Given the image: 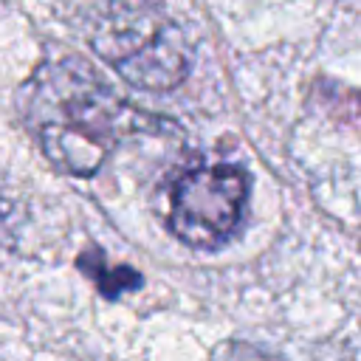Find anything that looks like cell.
I'll return each mask as SVG.
<instances>
[{"mask_svg":"<svg viewBox=\"0 0 361 361\" xmlns=\"http://www.w3.org/2000/svg\"><path fill=\"white\" fill-rule=\"evenodd\" d=\"M90 45L121 79L141 90H172L192 68L186 34L172 20L147 11L144 3L116 6L93 28Z\"/></svg>","mask_w":361,"mask_h":361,"instance_id":"cell-2","label":"cell"},{"mask_svg":"<svg viewBox=\"0 0 361 361\" xmlns=\"http://www.w3.org/2000/svg\"><path fill=\"white\" fill-rule=\"evenodd\" d=\"M20 107L42 155L79 178L96 175L124 135L158 124L144 110L130 107L79 56L42 62L25 82Z\"/></svg>","mask_w":361,"mask_h":361,"instance_id":"cell-1","label":"cell"},{"mask_svg":"<svg viewBox=\"0 0 361 361\" xmlns=\"http://www.w3.org/2000/svg\"><path fill=\"white\" fill-rule=\"evenodd\" d=\"M8 234V220H6V209H3V200H0V243L6 240Z\"/></svg>","mask_w":361,"mask_h":361,"instance_id":"cell-5","label":"cell"},{"mask_svg":"<svg viewBox=\"0 0 361 361\" xmlns=\"http://www.w3.org/2000/svg\"><path fill=\"white\" fill-rule=\"evenodd\" d=\"M212 361H282V358L248 341H226L214 350Z\"/></svg>","mask_w":361,"mask_h":361,"instance_id":"cell-4","label":"cell"},{"mask_svg":"<svg viewBox=\"0 0 361 361\" xmlns=\"http://www.w3.org/2000/svg\"><path fill=\"white\" fill-rule=\"evenodd\" d=\"M245 197L248 175L237 164H192L169 186V228L180 243L214 251L237 234Z\"/></svg>","mask_w":361,"mask_h":361,"instance_id":"cell-3","label":"cell"},{"mask_svg":"<svg viewBox=\"0 0 361 361\" xmlns=\"http://www.w3.org/2000/svg\"><path fill=\"white\" fill-rule=\"evenodd\" d=\"M113 6H130V3H144V0H110Z\"/></svg>","mask_w":361,"mask_h":361,"instance_id":"cell-6","label":"cell"}]
</instances>
